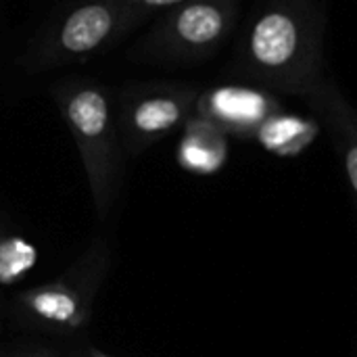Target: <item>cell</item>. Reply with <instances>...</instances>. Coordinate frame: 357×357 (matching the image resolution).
Listing matches in <instances>:
<instances>
[{
  "label": "cell",
  "instance_id": "4",
  "mask_svg": "<svg viewBox=\"0 0 357 357\" xmlns=\"http://www.w3.org/2000/svg\"><path fill=\"white\" fill-rule=\"evenodd\" d=\"M138 23L123 0H84L44 36L36 52V65L54 67L92 56Z\"/></svg>",
  "mask_w": 357,
  "mask_h": 357
},
{
  "label": "cell",
  "instance_id": "8",
  "mask_svg": "<svg viewBox=\"0 0 357 357\" xmlns=\"http://www.w3.org/2000/svg\"><path fill=\"white\" fill-rule=\"evenodd\" d=\"M314 111L326 123L331 138L339 151L345 167L347 182L351 186L357 207V111L345 94L331 79L322 77L305 96Z\"/></svg>",
  "mask_w": 357,
  "mask_h": 357
},
{
  "label": "cell",
  "instance_id": "1",
  "mask_svg": "<svg viewBox=\"0 0 357 357\" xmlns=\"http://www.w3.org/2000/svg\"><path fill=\"white\" fill-rule=\"evenodd\" d=\"M241 71L264 90L307 96L324 77V17L312 0H261L238 46Z\"/></svg>",
  "mask_w": 357,
  "mask_h": 357
},
{
  "label": "cell",
  "instance_id": "3",
  "mask_svg": "<svg viewBox=\"0 0 357 357\" xmlns=\"http://www.w3.org/2000/svg\"><path fill=\"white\" fill-rule=\"evenodd\" d=\"M238 13V0H188L159 17L142 50L161 61L205 59L234 31Z\"/></svg>",
  "mask_w": 357,
  "mask_h": 357
},
{
  "label": "cell",
  "instance_id": "2",
  "mask_svg": "<svg viewBox=\"0 0 357 357\" xmlns=\"http://www.w3.org/2000/svg\"><path fill=\"white\" fill-rule=\"evenodd\" d=\"M54 100L79 151L96 213L107 220L121 182V138L113 100L107 88L90 79L59 84Z\"/></svg>",
  "mask_w": 357,
  "mask_h": 357
},
{
  "label": "cell",
  "instance_id": "13",
  "mask_svg": "<svg viewBox=\"0 0 357 357\" xmlns=\"http://www.w3.org/2000/svg\"><path fill=\"white\" fill-rule=\"evenodd\" d=\"M88 357H111V356H107V354H102V351H98V349H94V347H92V349L88 351Z\"/></svg>",
  "mask_w": 357,
  "mask_h": 357
},
{
  "label": "cell",
  "instance_id": "5",
  "mask_svg": "<svg viewBox=\"0 0 357 357\" xmlns=\"http://www.w3.org/2000/svg\"><path fill=\"white\" fill-rule=\"evenodd\" d=\"M109 253L102 243H96L69 272L59 280L33 287L19 297L21 310L38 324L75 333L86 326L92 310L94 293L107 272Z\"/></svg>",
  "mask_w": 357,
  "mask_h": 357
},
{
  "label": "cell",
  "instance_id": "14",
  "mask_svg": "<svg viewBox=\"0 0 357 357\" xmlns=\"http://www.w3.org/2000/svg\"><path fill=\"white\" fill-rule=\"evenodd\" d=\"M13 357H52V356H44V354H29V356H13Z\"/></svg>",
  "mask_w": 357,
  "mask_h": 357
},
{
  "label": "cell",
  "instance_id": "9",
  "mask_svg": "<svg viewBox=\"0 0 357 357\" xmlns=\"http://www.w3.org/2000/svg\"><path fill=\"white\" fill-rule=\"evenodd\" d=\"M226 155V134L218 126L199 115L184 123V136L178 146V161L184 169L201 176L213 174L224 165Z\"/></svg>",
  "mask_w": 357,
  "mask_h": 357
},
{
  "label": "cell",
  "instance_id": "7",
  "mask_svg": "<svg viewBox=\"0 0 357 357\" xmlns=\"http://www.w3.org/2000/svg\"><path fill=\"white\" fill-rule=\"evenodd\" d=\"M280 113L278 100L268 90L222 86L199 94L195 115L205 117L224 134L255 138L266 121Z\"/></svg>",
  "mask_w": 357,
  "mask_h": 357
},
{
  "label": "cell",
  "instance_id": "10",
  "mask_svg": "<svg viewBox=\"0 0 357 357\" xmlns=\"http://www.w3.org/2000/svg\"><path fill=\"white\" fill-rule=\"evenodd\" d=\"M270 151L280 155H293L310 142V130L301 121H291L282 117H272L261 126L257 136Z\"/></svg>",
  "mask_w": 357,
  "mask_h": 357
},
{
  "label": "cell",
  "instance_id": "6",
  "mask_svg": "<svg viewBox=\"0 0 357 357\" xmlns=\"http://www.w3.org/2000/svg\"><path fill=\"white\" fill-rule=\"evenodd\" d=\"M199 94L180 86H132L119 98V138L128 155H138L184 126Z\"/></svg>",
  "mask_w": 357,
  "mask_h": 357
},
{
  "label": "cell",
  "instance_id": "12",
  "mask_svg": "<svg viewBox=\"0 0 357 357\" xmlns=\"http://www.w3.org/2000/svg\"><path fill=\"white\" fill-rule=\"evenodd\" d=\"M128 4V8L138 17V21L149 19L151 15H163L188 0H123Z\"/></svg>",
  "mask_w": 357,
  "mask_h": 357
},
{
  "label": "cell",
  "instance_id": "11",
  "mask_svg": "<svg viewBox=\"0 0 357 357\" xmlns=\"http://www.w3.org/2000/svg\"><path fill=\"white\" fill-rule=\"evenodd\" d=\"M36 261L33 249L21 238H4L0 243V282L15 280Z\"/></svg>",
  "mask_w": 357,
  "mask_h": 357
}]
</instances>
